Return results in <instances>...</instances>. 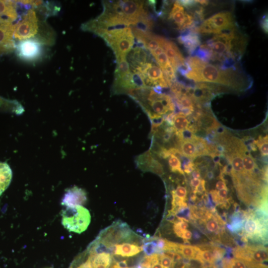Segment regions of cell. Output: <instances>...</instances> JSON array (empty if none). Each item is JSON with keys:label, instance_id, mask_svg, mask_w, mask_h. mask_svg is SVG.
Listing matches in <instances>:
<instances>
[{"label": "cell", "instance_id": "cell-41", "mask_svg": "<svg viewBox=\"0 0 268 268\" xmlns=\"http://www.w3.org/2000/svg\"><path fill=\"white\" fill-rule=\"evenodd\" d=\"M216 188L219 190L227 189L225 181L223 180L218 181L216 184Z\"/></svg>", "mask_w": 268, "mask_h": 268}, {"label": "cell", "instance_id": "cell-44", "mask_svg": "<svg viewBox=\"0 0 268 268\" xmlns=\"http://www.w3.org/2000/svg\"><path fill=\"white\" fill-rule=\"evenodd\" d=\"M196 1L200 4L202 6H205L208 4L209 1L208 0H196Z\"/></svg>", "mask_w": 268, "mask_h": 268}, {"label": "cell", "instance_id": "cell-42", "mask_svg": "<svg viewBox=\"0 0 268 268\" xmlns=\"http://www.w3.org/2000/svg\"><path fill=\"white\" fill-rule=\"evenodd\" d=\"M201 172L199 169H195L192 172V176L194 178L199 179L201 177Z\"/></svg>", "mask_w": 268, "mask_h": 268}, {"label": "cell", "instance_id": "cell-34", "mask_svg": "<svg viewBox=\"0 0 268 268\" xmlns=\"http://www.w3.org/2000/svg\"><path fill=\"white\" fill-rule=\"evenodd\" d=\"M260 26L265 33H268V14H265L262 16L260 20Z\"/></svg>", "mask_w": 268, "mask_h": 268}, {"label": "cell", "instance_id": "cell-2", "mask_svg": "<svg viewBox=\"0 0 268 268\" xmlns=\"http://www.w3.org/2000/svg\"><path fill=\"white\" fill-rule=\"evenodd\" d=\"M43 24L35 8H30L15 24L14 39L19 41L34 39L42 45H50L54 42L53 35L46 34L51 32L46 24L42 27Z\"/></svg>", "mask_w": 268, "mask_h": 268}, {"label": "cell", "instance_id": "cell-12", "mask_svg": "<svg viewBox=\"0 0 268 268\" xmlns=\"http://www.w3.org/2000/svg\"><path fill=\"white\" fill-rule=\"evenodd\" d=\"M42 44L34 39L19 41L15 49L18 56L27 61H33L39 58L42 54Z\"/></svg>", "mask_w": 268, "mask_h": 268}, {"label": "cell", "instance_id": "cell-9", "mask_svg": "<svg viewBox=\"0 0 268 268\" xmlns=\"http://www.w3.org/2000/svg\"><path fill=\"white\" fill-rule=\"evenodd\" d=\"M168 19L181 32L188 29H196L198 27L193 15L185 10V7L178 0L174 2Z\"/></svg>", "mask_w": 268, "mask_h": 268}, {"label": "cell", "instance_id": "cell-18", "mask_svg": "<svg viewBox=\"0 0 268 268\" xmlns=\"http://www.w3.org/2000/svg\"><path fill=\"white\" fill-rule=\"evenodd\" d=\"M115 246V254L122 257L134 256L142 251V247L136 243H123L117 244Z\"/></svg>", "mask_w": 268, "mask_h": 268}, {"label": "cell", "instance_id": "cell-24", "mask_svg": "<svg viewBox=\"0 0 268 268\" xmlns=\"http://www.w3.org/2000/svg\"><path fill=\"white\" fill-rule=\"evenodd\" d=\"M180 150L184 157L194 158L198 156L197 147L193 140H183Z\"/></svg>", "mask_w": 268, "mask_h": 268}, {"label": "cell", "instance_id": "cell-45", "mask_svg": "<svg viewBox=\"0 0 268 268\" xmlns=\"http://www.w3.org/2000/svg\"><path fill=\"white\" fill-rule=\"evenodd\" d=\"M214 177V174L212 171H209L207 173V177L208 179H211Z\"/></svg>", "mask_w": 268, "mask_h": 268}, {"label": "cell", "instance_id": "cell-1", "mask_svg": "<svg viewBox=\"0 0 268 268\" xmlns=\"http://www.w3.org/2000/svg\"><path fill=\"white\" fill-rule=\"evenodd\" d=\"M185 61L188 70L183 76L193 81L218 84L238 91L250 88L253 83L251 76L239 67L222 69L195 56L189 57Z\"/></svg>", "mask_w": 268, "mask_h": 268}, {"label": "cell", "instance_id": "cell-14", "mask_svg": "<svg viewBox=\"0 0 268 268\" xmlns=\"http://www.w3.org/2000/svg\"><path fill=\"white\" fill-rule=\"evenodd\" d=\"M163 47L175 71L179 67L185 64V60L175 43L165 39Z\"/></svg>", "mask_w": 268, "mask_h": 268}, {"label": "cell", "instance_id": "cell-28", "mask_svg": "<svg viewBox=\"0 0 268 268\" xmlns=\"http://www.w3.org/2000/svg\"><path fill=\"white\" fill-rule=\"evenodd\" d=\"M170 170L173 172H178L184 175V172L181 167L180 160L176 156L171 154L168 160Z\"/></svg>", "mask_w": 268, "mask_h": 268}, {"label": "cell", "instance_id": "cell-32", "mask_svg": "<svg viewBox=\"0 0 268 268\" xmlns=\"http://www.w3.org/2000/svg\"><path fill=\"white\" fill-rule=\"evenodd\" d=\"M175 196L180 199L187 201V189L185 187L178 186L175 190L172 191Z\"/></svg>", "mask_w": 268, "mask_h": 268}, {"label": "cell", "instance_id": "cell-39", "mask_svg": "<svg viewBox=\"0 0 268 268\" xmlns=\"http://www.w3.org/2000/svg\"><path fill=\"white\" fill-rule=\"evenodd\" d=\"M192 237V233L190 231L186 229L183 231L182 237L183 240H189L191 239Z\"/></svg>", "mask_w": 268, "mask_h": 268}, {"label": "cell", "instance_id": "cell-30", "mask_svg": "<svg viewBox=\"0 0 268 268\" xmlns=\"http://www.w3.org/2000/svg\"><path fill=\"white\" fill-rule=\"evenodd\" d=\"M159 261L163 268H174L175 263L169 257L163 254H159Z\"/></svg>", "mask_w": 268, "mask_h": 268}, {"label": "cell", "instance_id": "cell-21", "mask_svg": "<svg viewBox=\"0 0 268 268\" xmlns=\"http://www.w3.org/2000/svg\"><path fill=\"white\" fill-rule=\"evenodd\" d=\"M155 158L150 149L138 155L135 159L137 167L143 171H149L151 164Z\"/></svg>", "mask_w": 268, "mask_h": 268}, {"label": "cell", "instance_id": "cell-47", "mask_svg": "<svg viewBox=\"0 0 268 268\" xmlns=\"http://www.w3.org/2000/svg\"><path fill=\"white\" fill-rule=\"evenodd\" d=\"M112 268H128V267L122 268V267H120L119 266H118L117 265V264L116 263L115 265L113 266Z\"/></svg>", "mask_w": 268, "mask_h": 268}, {"label": "cell", "instance_id": "cell-26", "mask_svg": "<svg viewBox=\"0 0 268 268\" xmlns=\"http://www.w3.org/2000/svg\"><path fill=\"white\" fill-rule=\"evenodd\" d=\"M158 237L151 238L144 241L142 246V250L147 256L154 254H160L157 246Z\"/></svg>", "mask_w": 268, "mask_h": 268}, {"label": "cell", "instance_id": "cell-29", "mask_svg": "<svg viewBox=\"0 0 268 268\" xmlns=\"http://www.w3.org/2000/svg\"><path fill=\"white\" fill-rule=\"evenodd\" d=\"M255 143L257 145L263 156H266L268 154V136L260 137L259 139L255 140Z\"/></svg>", "mask_w": 268, "mask_h": 268}, {"label": "cell", "instance_id": "cell-7", "mask_svg": "<svg viewBox=\"0 0 268 268\" xmlns=\"http://www.w3.org/2000/svg\"><path fill=\"white\" fill-rule=\"evenodd\" d=\"M243 230V235L248 239L266 242L268 231L267 216L257 214L254 211H248Z\"/></svg>", "mask_w": 268, "mask_h": 268}, {"label": "cell", "instance_id": "cell-23", "mask_svg": "<svg viewBox=\"0 0 268 268\" xmlns=\"http://www.w3.org/2000/svg\"><path fill=\"white\" fill-rule=\"evenodd\" d=\"M243 166L246 175L250 179L257 180L253 175L255 169L257 168V166L249 152L242 155Z\"/></svg>", "mask_w": 268, "mask_h": 268}, {"label": "cell", "instance_id": "cell-20", "mask_svg": "<svg viewBox=\"0 0 268 268\" xmlns=\"http://www.w3.org/2000/svg\"><path fill=\"white\" fill-rule=\"evenodd\" d=\"M92 268H109L111 263L110 254L101 253L97 254H90Z\"/></svg>", "mask_w": 268, "mask_h": 268}, {"label": "cell", "instance_id": "cell-11", "mask_svg": "<svg viewBox=\"0 0 268 268\" xmlns=\"http://www.w3.org/2000/svg\"><path fill=\"white\" fill-rule=\"evenodd\" d=\"M14 28L13 22L0 17V55L11 52L15 49L13 37Z\"/></svg>", "mask_w": 268, "mask_h": 268}, {"label": "cell", "instance_id": "cell-40", "mask_svg": "<svg viewBox=\"0 0 268 268\" xmlns=\"http://www.w3.org/2000/svg\"><path fill=\"white\" fill-rule=\"evenodd\" d=\"M76 268H92L89 258L88 257V259L85 262L80 264Z\"/></svg>", "mask_w": 268, "mask_h": 268}, {"label": "cell", "instance_id": "cell-13", "mask_svg": "<svg viewBox=\"0 0 268 268\" xmlns=\"http://www.w3.org/2000/svg\"><path fill=\"white\" fill-rule=\"evenodd\" d=\"M87 201L85 191L77 186L67 190L62 200V204L67 206L82 205Z\"/></svg>", "mask_w": 268, "mask_h": 268}, {"label": "cell", "instance_id": "cell-10", "mask_svg": "<svg viewBox=\"0 0 268 268\" xmlns=\"http://www.w3.org/2000/svg\"><path fill=\"white\" fill-rule=\"evenodd\" d=\"M139 105L147 114L154 113L161 115L168 112H174L175 110V105L172 98L165 93L159 94L155 99Z\"/></svg>", "mask_w": 268, "mask_h": 268}, {"label": "cell", "instance_id": "cell-16", "mask_svg": "<svg viewBox=\"0 0 268 268\" xmlns=\"http://www.w3.org/2000/svg\"><path fill=\"white\" fill-rule=\"evenodd\" d=\"M222 268H268L262 263L249 262L236 258H224L222 260Z\"/></svg>", "mask_w": 268, "mask_h": 268}, {"label": "cell", "instance_id": "cell-43", "mask_svg": "<svg viewBox=\"0 0 268 268\" xmlns=\"http://www.w3.org/2000/svg\"><path fill=\"white\" fill-rule=\"evenodd\" d=\"M234 213L238 212L241 210L240 205L236 202L234 203Z\"/></svg>", "mask_w": 268, "mask_h": 268}, {"label": "cell", "instance_id": "cell-15", "mask_svg": "<svg viewBox=\"0 0 268 268\" xmlns=\"http://www.w3.org/2000/svg\"><path fill=\"white\" fill-rule=\"evenodd\" d=\"M178 41L184 45L188 54L191 56L201 43L199 33L194 29H188L182 31L178 38Z\"/></svg>", "mask_w": 268, "mask_h": 268}, {"label": "cell", "instance_id": "cell-31", "mask_svg": "<svg viewBox=\"0 0 268 268\" xmlns=\"http://www.w3.org/2000/svg\"><path fill=\"white\" fill-rule=\"evenodd\" d=\"M149 171L159 176H162L163 174V169L161 164L155 159H154L151 164Z\"/></svg>", "mask_w": 268, "mask_h": 268}, {"label": "cell", "instance_id": "cell-4", "mask_svg": "<svg viewBox=\"0 0 268 268\" xmlns=\"http://www.w3.org/2000/svg\"><path fill=\"white\" fill-rule=\"evenodd\" d=\"M62 217L64 227L78 234L87 229L91 221L89 210L82 205L67 206L62 211Z\"/></svg>", "mask_w": 268, "mask_h": 268}, {"label": "cell", "instance_id": "cell-37", "mask_svg": "<svg viewBox=\"0 0 268 268\" xmlns=\"http://www.w3.org/2000/svg\"><path fill=\"white\" fill-rule=\"evenodd\" d=\"M178 220L174 223L173 225V230L175 233V234L178 237L182 238L183 235V231L185 230H183L180 227L179 224H178Z\"/></svg>", "mask_w": 268, "mask_h": 268}, {"label": "cell", "instance_id": "cell-49", "mask_svg": "<svg viewBox=\"0 0 268 268\" xmlns=\"http://www.w3.org/2000/svg\"></svg>", "mask_w": 268, "mask_h": 268}, {"label": "cell", "instance_id": "cell-36", "mask_svg": "<svg viewBox=\"0 0 268 268\" xmlns=\"http://www.w3.org/2000/svg\"><path fill=\"white\" fill-rule=\"evenodd\" d=\"M201 180L200 179L193 178L191 180L190 185L193 190V193L196 194L197 193V189L201 183Z\"/></svg>", "mask_w": 268, "mask_h": 268}, {"label": "cell", "instance_id": "cell-46", "mask_svg": "<svg viewBox=\"0 0 268 268\" xmlns=\"http://www.w3.org/2000/svg\"><path fill=\"white\" fill-rule=\"evenodd\" d=\"M193 236L195 239H199L200 237V234L197 231L194 232Z\"/></svg>", "mask_w": 268, "mask_h": 268}, {"label": "cell", "instance_id": "cell-6", "mask_svg": "<svg viewBox=\"0 0 268 268\" xmlns=\"http://www.w3.org/2000/svg\"><path fill=\"white\" fill-rule=\"evenodd\" d=\"M238 26L231 12L228 11L217 13L202 22L195 30L204 34H220L226 30Z\"/></svg>", "mask_w": 268, "mask_h": 268}, {"label": "cell", "instance_id": "cell-33", "mask_svg": "<svg viewBox=\"0 0 268 268\" xmlns=\"http://www.w3.org/2000/svg\"><path fill=\"white\" fill-rule=\"evenodd\" d=\"M195 164L192 160L185 161L183 163V169L184 172L190 174L195 169Z\"/></svg>", "mask_w": 268, "mask_h": 268}, {"label": "cell", "instance_id": "cell-38", "mask_svg": "<svg viewBox=\"0 0 268 268\" xmlns=\"http://www.w3.org/2000/svg\"><path fill=\"white\" fill-rule=\"evenodd\" d=\"M205 181L204 180H201V183L197 189V193L201 194L203 192L205 191Z\"/></svg>", "mask_w": 268, "mask_h": 268}, {"label": "cell", "instance_id": "cell-25", "mask_svg": "<svg viewBox=\"0 0 268 268\" xmlns=\"http://www.w3.org/2000/svg\"><path fill=\"white\" fill-rule=\"evenodd\" d=\"M189 121L182 112L175 114L173 120V127L176 132H181L187 129Z\"/></svg>", "mask_w": 268, "mask_h": 268}, {"label": "cell", "instance_id": "cell-19", "mask_svg": "<svg viewBox=\"0 0 268 268\" xmlns=\"http://www.w3.org/2000/svg\"><path fill=\"white\" fill-rule=\"evenodd\" d=\"M12 173L8 164L0 162V196L9 186Z\"/></svg>", "mask_w": 268, "mask_h": 268}, {"label": "cell", "instance_id": "cell-5", "mask_svg": "<svg viewBox=\"0 0 268 268\" xmlns=\"http://www.w3.org/2000/svg\"><path fill=\"white\" fill-rule=\"evenodd\" d=\"M134 233L125 222L118 220L102 230L96 239L108 248L121 242L129 241L134 238Z\"/></svg>", "mask_w": 268, "mask_h": 268}, {"label": "cell", "instance_id": "cell-22", "mask_svg": "<svg viewBox=\"0 0 268 268\" xmlns=\"http://www.w3.org/2000/svg\"><path fill=\"white\" fill-rule=\"evenodd\" d=\"M200 250V248L198 246L183 245L178 243L176 252L181 255L183 258L191 260H195Z\"/></svg>", "mask_w": 268, "mask_h": 268}, {"label": "cell", "instance_id": "cell-35", "mask_svg": "<svg viewBox=\"0 0 268 268\" xmlns=\"http://www.w3.org/2000/svg\"><path fill=\"white\" fill-rule=\"evenodd\" d=\"M217 194L220 201V204H221L223 202V201L227 199V189L221 190L218 191H217Z\"/></svg>", "mask_w": 268, "mask_h": 268}, {"label": "cell", "instance_id": "cell-48", "mask_svg": "<svg viewBox=\"0 0 268 268\" xmlns=\"http://www.w3.org/2000/svg\"><path fill=\"white\" fill-rule=\"evenodd\" d=\"M142 268L141 266H140V265H139L138 266H136L135 268Z\"/></svg>", "mask_w": 268, "mask_h": 268}, {"label": "cell", "instance_id": "cell-27", "mask_svg": "<svg viewBox=\"0 0 268 268\" xmlns=\"http://www.w3.org/2000/svg\"><path fill=\"white\" fill-rule=\"evenodd\" d=\"M192 56L196 57L203 62L209 63L210 61L211 53L204 44L200 46Z\"/></svg>", "mask_w": 268, "mask_h": 268}, {"label": "cell", "instance_id": "cell-3", "mask_svg": "<svg viewBox=\"0 0 268 268\" xmlns=\"http://www.w3.org/2000/svg\"><path fill=\"white\" fill-rule=\"evenodd\" d=\"M98 36L113 50L117 60L126 58L134 46V37L130 27L105 30Z\"/></svg>", "mask_w": 268, "mask_h": 268}, {"label": "cell", "instance_id": "cell-8", "mask_svg": "<svg viewBox=\"0 0 268 268\" xmlns=\"http://www.w3.org/2000/svg\"><path fill=\"white\" fill-rule=\"evenodd\" d=\"M232 254L235 258L249 262L262 263L268 261V250L263 245L238 246L232 250Z\"/></svg>", "mask_w": 268, "mask_h": 268}, {"label": "cell", "instance_id": "cell-17", "mask_svg": "<svg viewBox=\"0 0 268 268\" xmlns=\"http://www.w3.org/2000/svg\"><path fill=\"white\" fill-rule=\"evenodd\" d=\"M17 6L15 1L0 0V17L15 21L18 17Z\"/></svg>", "mask_w": 268, "mask_h": 268}]
</instances>
